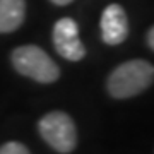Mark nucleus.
<instances>
[{
  "instance_id": "obj_1",
  "label": "nucleus",
  "mask_w": 154,
  "mask_h": 154,
  "mask_svg": "<svg viewBox=\"0 0 154 154\" xmlns=\"http://www.w3.org/2000/svg\"><path fill=\"white\" fill-rule=\"evenodd\" d=\"M154 67L146 60H130L115 69L108 77V91L113 98L137 96L152 84Z\"/></svg>"
},
{
  "instance_id": "obj_2",
  "label": "nucleus",
  "mask_w": 154,
  "mask_h": 154,
  "mask_svg": "<svg viewBox=\"0 0 154 154\" xmlns=\"http://www.w3.org/2000/svg\"><path fill=\"white\" fill-rule=\"evenodd\" d=\"M12 63L21 75H26L41 84L55 82L60 75V69L41 48L34 45L19 46L12 53Z\"/></svg>"
},
{
  "instance_id": "obj_3",
  "label": "nucleus",
  "mask_w": 154,
  "mask_h": 154,
  "mask_svg": "<svg viewBox=\"0 0 154 154\" xmlns=\"http://www.w3.org/2000/svg\"><path fill=\"white\" fill-rule=\"evenodd\" d=\"M39 134L57 152L67 154L75 149L77 130L74 120L63 111H50L39 120Z\"/></svg>"
},
{
  "instance_id": "obj_4",
  "label": "nucleus",
  "mask_w": 154,
  "mask_h": 154,
  "mask_svg": "<svg viewBox=\"0 0 154 154\" xmlns=\"http://www.w3.org/2000/svg\"><path fill=\"white\" fill-rule=\"evenodd\" d=\"M53 45L58 55L70 62L82 60L86 55V48L79 38V26L70 17H63L57 21L53 28Z\"/></svg>"
},
{
  "instance_id": "obj_5",
  "label": "nucleus",
  "mask_w": 154,
  "mask_h": 154,
  "mask_svg": "<svg viewBox=\"0 0 154 154\" xmlns=\"http://www.w3.org/2000/svg\"><path fill=\"white\" fill-rule=\"evenodd\" d=\"M128 36V19L123 7L110 4L101 14V38L106 45H120Z\"/></svg>"
},
{
  "instance_id": "obj_6",
  "label": "nucleus",
  "mask_w": 154,
  "mask_h": 154,
  "mask_svg": "<svg viewBox=\"0 0 154 154\" xmlns=\"http://www.w3.org/2000/svg\"><path fill=\"white\" fill-rule=\"evenodd\" d=\"M24 0H0V33L16 31L24 21Z\"/></svg>"
},
{
  "instance_id": "obj_7",
  "label": "nucleus",
  "mask_w": 154,
  "mask_h": 154,
  "mask_svg": "<svg viewBox=\"0 0 154 154\" xmlns=\"http://www.w3.org/2000/svg\"><path fill=\"white\" fill-rule=\"evenodd\" d=\"M0 154H31L21 142H7L0 147Z\"/></svg>"
},
{
  "instance_id": "obj_8",
  "label": "nucleus",
  "mask_w": 154,
  "mask_h": 154,
  "mask_svg": "<svg viewBox=\"0 0 154 154\" xmlns=\"http://www.w3.org/2000/svg\"><path fill=\"white\" fill-rule=\"evenodd\" d=\"M147 45L151 50H154V29L152 28L147 31Z\"/></svg>"
},
{
  "instance_id": "obj_9",
  "label": "nucleus",
  "mask_w": 154,
  "mask_h": 154,
  "mask_svg": "<svg viewBox=\"0 0 154 154\" xmlns=\"http://www.w3.org/2000/svg\"><path fill=\"white\" fill-rule=\"evenodd\" d=\"M53 4H57V5H69L70 2H74V0H51Z\"/></svg>"
}]
</instances>
